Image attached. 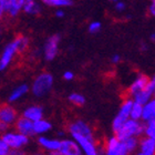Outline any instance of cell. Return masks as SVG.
<instances>
[{"mask_svg":"<svg viewBox=\"0 0 155 155\" xmlns=\"http://www.w3.org/2000/svg\"><path fill=\"white\" fill-rule=\"evenodd\" d=\"M53 84V78L48 72H43L36 78L32 85V92L37 97H42L45 94Z\"/></svg>","mask_w":155,"mask_h":155,"instance_id":"2","label":"cell"},{"mask_svg":"<svg viewBox=\"0 0 155 155\" xmlns=\"http://www.w3.org/2000/svg\"><path fill=\"white\" fill-rule=\"evenodd\" d=\"M17 111L9 104H1L0 105V122L7 125H11L16 122Z\"/></svg>","mask_w":155,"mask_h":155,"instance_id":"9","label":"cell"},{"mask_svg":"<svg viewBox=\"0 0 155 155\" xmlns=\"http://www.w3.org/2000/svg\"><path fill=\"white\" fill-rule=\"evenodd\" d=\"M133 102L134 101L131 100V99H126L124 102H123L122 107L120 109V115L124 116L126 119H129L130 116V112H131V109H132V105H133Z\"/></svg>","mask_w":155,"mask_h":155,"instance_id":"25","label":"cell"},{"mask_svg":"<svg viewBox=\"0 0 155 155\" xmlns=\"http://www.w3.org/2000/svg\"><path fill=\"white\" fill-rule=\"evenodd\" d=\"M155 116V101L154 100H150L147 103H145L143 105V110H142V117L144 121H150V120H153Z\"/></svg>","mask_w":155,"mask_h":155,"instance_id":"16","label":"cell"},{"mask_svg":"<svg viewBox=\"0 0 155 155\" xmlns=\"http://www.w3.org/2000/svg\"><path fill=\"white\" fill-rule=\"evenodd\" d=\"M59 43H60V36L54 35L51 36L47 40L45 45V58L48 61H51L52 59L55 58V55L58 54L59 50Z\"/></svg>","mask_w":155,"mask_h":155,"instance_id":"6","label":"cell"},{"mask_svg":"<svg viewBox=\"0 0 155 155\" xmlns=\"http://www.w3.org/2000/svg\"><path fill=\"white\" fill-rule=\"evenodd\" d=\"M69 100H70V102H72L73 104H75V105H83L84 102H85V99H84L83 95H81V94L79 93H72L70 97H69Z\"/></svg>","mask_w":155,"mask_h":155,"instance_id":"28","label":"cell"},{"mask_svg":"<svg viewBox=\"0 0 155 155\" xmlns=\"http://www.w3.org/2000/svg\"><path fill=\"white\" fill-rule=\"evenodd\" d=\"M16 130L18 133L23 134L26 136H31L35 134L33 131V122H31L30 120L26 119V117H20V119L16 120Z\"/></svg>","mask_w":155,"mask_h":155,"instance_id":"12","label":"cell"},{"mask_svg":"<svg viewBox=\"0 0 155 155\" xmlns=\"http://www.w3.org/2000/svg\"><path fill=\"white\" fill-rule=\"evenodd\" d=\"M149 80H150V79L146 77V75L141 74L139 78H137V79H136L135 81H134V82H133L132 85L130 87L129 93L131 94V95H134L136 92H139V91L143 90V89L146 87V84H147Z\"/></svg>","mask_w":155,"mask_h":155,"instance_id":"13","label":"cell"},{"mask_svg":"<svg viewBox=\"0 0 155 155\" xmlns=\"http://www.w3.org/2000/svg\"><path fill=\"white\" fill-rule=\"evenodd\" d=\"M141 152L146 155H154L155 152V140L152 137H145L140 143Z\"/></svg>","mask_w":155,"mask_h":155,"instance_id":"15","label":"cell"},{"mask_svg":"<svg viewBox=\"0 0 155 155\" xmlns=\"http://www.w3.org/2000/svg\"><path fill=\"white\" fill-rule=\"evenodd\" d=\"M23 2H25V0H10L9 8H8L6 13L10 17L18 16V13L22 10Z\"/></svg>","mask_w":155,"mask_h":155,"instance_id":"18","label":"cell"},{"mask_svg":"<svg viewBox=\"0 0 155 155\" xmlns=\"http://www.w3.org/2000/svg\"><path fill=\"white\" fill-rule=\"evenodd\" d=\"M73 77H74V74L72 73V72H65L64 74H63V78H64L65 80H72L73 79Z\"/></svg>","mask_w":155,"mask_h":155,"instance_id":"37","label":"cell"},{"mask_svg":"<svg viewBox=\"0 0 155 155\" xmlns=\"http://www.w3.org/2000/svg\"><path fill=\"white\" fill-rule=\"evenodd\" d=\"M69 131L72 135H81L89 140H93V134L91 131L90 126L85 124L82 121H75L69 125Z\"/></svg>","mask_w":155,"mask_h":155,"instance_id":"7","label":"cell"},{"mask_svg":"<svg viewBox=\"0 0 155 155\" xmlns=\"http://www.w3.org/2000/svg\"><path fill=\"white\" fill-rule=\"evenodd\" d=\"M2 1V5H3V8H5V10H8V8H9V3H10V0H1Z\"/></svg>","mask_w":155,"mask_h":155,"instance_id":"39","label":"cell"},{"mask_svg":"<svg viewBox=\"0 0 155 155\" xmlns=\"http://www.w3.org/2000/svg\"><path fill=\"white\" fill-rule=\"evenodd\" d=\"M22 10L28 15H38L40 12V6L36 0H25Z\"/></svg>","mask_w":155,"mask_h":155,"instance_id":"19","label":"cell"},{"mask_svg":"<svg viewBox=\"0 0 155 155\" xmlns=\"http://www.w3.org/2000/svg\"><path fill=\"white\" fill-rule=\"evenodd\" d=\"M50 129H51V124L48 121H45V120L41 119L36 121V122H33V131H35V134L48 132Z\"/></svg>","mask_w":155,"mask_h":155,"instance_id":"21","label":"cell"},{"mask_svg":"<svg viewBox=\"0 0 155 155\" xmlns=\"http://www.w3.org/2000/svg\"><path fill=\"white\" fill-rule=\"evenodd\" d=\"M8 127H9V125H7L5 123L0 122V134H5V133L7 132Z\"/></svg>","mask_w":155,"mask_h":155,"instance_id":"34","label":"cell"},{"mask_svg":"<svg viewBox=\"0 0 155 155\" xmlns=\"http://www.w3.org/2000/svg\"><path fill=\"white\" fill-rule=\"evenodd\" d=\"M42 115H43V112H42V109L40 107H28L23 113V117L30 120L31 122H36L38 120H41Z\"/></svg>","mask_w":155,"mask_h":155,"instance_id":"14","label":"cell"},{"mask_svg":"<svg viewBox=\"0 0 155 155\" xmlns=\"http://www.w3.org/2000/svg\"><path fill=\"white\" fill-rule=\"evenodd\" d=\"M73 139L75 140V142L79 144L82 151L84 152L85 155H99L97 147H95V144H94V140H89L85 139L81 135H72Z\"/></svg>","mask_w":155,"mask_h":155,"instance_id":"8","label":"cell"},{"mask_svg":"<svg viewBox=\"0 0 155 155\" xmlns=\"http://www.w3.org/2000/svg\"><path fill=\"white\" fill-rule=\"evenodd\" d=\"M137 155H146V154H144V153L141 152V153H139V154H137Z\"/></svg>","mask_w":155,"mask_h":155,"instance_id":"42","label":"cell"},{"mask_svg":"<svg viewBox=\"0 0 155 155\" xmlns=\"http://www.w3.org/2000/svg\"><path fill=\"white\" fill-rule=\"evenodd\" d=\"M39 143H40V145L43 149L48 150L50 152L58 151L59 147H60V141H58V140H50L47 139V137H40L39 139Z\"/></svg>","mask_w":155,"mask_h":155,"instance_id":"17","label":"cell"},{"mask_svg":"<svg viewBox=\"0 0 155 155\" xmlns=\"http://www.w3.org/2000/svg\"><path fill=\"white\" fill-rule=\"evenodd\" d=\"M144 132L147 135V137H155V120H150L147 121L146 125H144Z\"/></svg>","mask_w":155,"mask_h":155,"instance_id":"27","label":"cell"},{"mask_svg":"<svg viewBox=\"0 0 155 155\" xmlns=\"http://www.w3.org/2000/svg\"><path fill=\"white\" fill-rule=\"evenodd\" d=\"M120 61V55H113V58H112V62L113 63H116V62H119Z\"/></svg>","mask_w":155,"mask_h":155,"instance_id":"40","label":"cell"},{"mask_svg":"<svg viewBox=\"0 0 155 155\" xmlns=\"http://www.w3.org/2000/svg\"><path fill=\"white\" fill-rule=\"evenodd\" d=\"M105 155H127V151H126L125 145L123 144L122 141H120L116 136L111 137L107 142V146H105Z\"/></svg>","mask_w":155,"mask_h":155,"instance_id":"5","label":"cell"},{"mask_svg":"<svg viewBox=\"0 0 155 155\" xmlns=\"http://www.w3.org/2000/svg\"><path fill=\"white\" fill-rule=\"evenodd\" d=\"M58 151L62 155H82L79 144L75 141H70V140L61 141Z\"/></svg>","mask_w":155,"mask_h":155,"instance_id":"10","label":"cell"},{"mask_svg":"<svg viewBox=\"0 0 155 155\" xmlns=\"http://www.w3.org/2000/svg\"><path fill=\"white\" fill-rule=\"evenodd\" d=\"M32 155H45V154H43V153H40V152H39V153H35V154H32Z\"/></svg>","mask_w":155,"mask_h":155,"instance_id":"41","label":"cell"},{"mask_svg":"<svg viewBox=\"0 0 155 155\" xmlns=\"http://www.w3.org/2000/svg\"><path fill=\"white\" fill-rule=\"evenodd\" d=\"M12 42L16 45L17 53H23L29 47V39L25 36H18Z\"/></svg>","mask_w":155,"mask_h":155,"instance_id":"20","label":"cell"},{"mask_svg":"<svg viewBox=\"0 0 155 155\" xmlns=\"http://www.w3.org/2000/svg\"><path fill=\"white\" fill-rule=\"evenodd\" d=\"M154 90H155V81L154 79H152V80H149L146 87L143 90L136 92L133 95L134 97V102L141 104V105H144V104L147 103L151 100V97H152L153 93H154Z\"/></svg>","mask_w":155,"mask_h":155,"instance_id":"4","label":"cell"},{"mask_svg":"<svg viewBox=\"0 0 155 155\" xmlns=\"http://www.w3.org/2000/svg\"><path fill=\"white\" fill-rule=\"evenodd\" d=\"M100 29H101V23L97 22V21H93V22H91L90 26H89V32H91V33L99 32Z\"/></svg>","mask_w":155,"mask_h":155,"instance_id":"30","label":"cell"},{"mask_svg":"<svg viewBox=\"0 0 155 155\" xmlns=\"http://www.w3.org/2000/svg\"><path fill=\"white\" fill-rule=\"evenodd\" d=\"M42 2L49 7H70L73 5V0H42Z\"/></svg>","mask_w":155,"mask_h":155,"instance_id":"22","label":"cell"},{"mask_svg":"<svg viewBox=\"0 0 155 155\" xmlns=\"http://www.w3.org/2000/svg\"><path fill=\"white\" fill-rule=\"evenodd\" d=\"M149 12L151 16H154L155 15V1L152 0V3L150 5V8H149Z\"/></svg>","mask_w":155,"mask_h":155,"instance_id":"35","label":"cell"},{"mask_svg":"<svg viewBox=\"0 0 155 155\" xmlns=\"http://www.w3.org/2000/svg\"><path fill=\"white\" fill-rule=\"evenodd\" d=\"M17 54V49L16 45L13 42L9 43L7 45L6 49L3 50V53L0 58V71L1 70H5L7 68V65L9 64L10 62L12 61V59L15 58V55Z\"/></svg>","mask_w":155,"mask_h":155,"instance_id":"11","label":"cell"},{"mask_svg":"<svg viewBox=\"0 0 155 155\" xmlns=\"http://www.w3.org/2000/svg\"><path fill=\"white\" fill-rule=\"evenodd\" d=\"M126 120H127L126 117H124V116L117 114V116H116L115 119H114V121H113V131H114V132H116V131H117V130H119L120 127L124 124V122H125Z\"/></svg>","mask_w":155,"mask_h":155,"instance_id":"29","label":"cell"},{"mask_svg":"<svg viewBox=\"0 0 155 155\" xmlns=\"http://www.w3.org/2000/svg\"><path fill=\"white\" fill-rule=\"evenodd\" d=\"M142 110H143V105L136 103V102H133L132 109H131V112H130V117L132 120L139 121L142 117Z\"/></svg>","mask_w":155,"mask_h":155,"instance_id":"23","label":"cell"},{"mask_svg":"<svg viewBox=\"0 0 155 155\" xmlns=\"http://www.w3.org/2000/svg\"><path fill=\"white\" fill-rule=\"evenodd\" d=\"M115 9H116V11H119V12L123 11V10L125 9V3L122 2V1H116V3H115Z\"/></svg>","mask_w":155,"mask_h":155,"instance_id":"32","label":"cell"},{"mask_svg":"<svg viewBox=\"0 0 155 155\" xmlns=\"http://www.w3.org/2000/svg\"><path fill=\"white\" fill-rule=\"evenodd\" d=\"M55 16L58 17V18H62V17H64V11L61 9H58L55 11Z\"/></svg>","mask_w":155,"mask_h":155,"instance_id":"38","label":"cell"},{"mask_svg":"<svg viewBox=\"0 0 155 155\" xmlns=\"http://www.w3.org/2000/svg\"><path fill=\"white\" fill-rule=\"evenodd\" d=\"M144 132V124L136 120H126L124 124L115 132V136L120 141L132 137V136H139Z\"/></svg>","mask_w":155,"mask_h":155,"instance_id":"1","label":"cell"},{"mask_svg":"<svg viewBox=\"0 0 155 155\" xmlns=\"http://www.w3.org/2000/svg\"><path fill=\"white\" fill-rule=\"evenodd\" d=\"M6 155H26V153L23 152V151H21V150L17 149V150H11V151H9Z\"/></svg>","mask_w":155,"mask_h":155,"instance_id":"33","label":"cell"},{"mask_svg":"<svg viewBox=\"0 0 155 155\" xmlns=\"http://www.w3.org/2000/svg\"><path fill=\"white\" fill-rule=\"evenodd\" d=\"M113 1H115V2H116V1H119V0H113Z\"/></svg>","mask_w":155,"mask_h":155,"instance_id":"43","label":"cell"},{"mask_svg":"<svg viewBox=\"0 0 155 155\" xmlns=\"http://www.w3.org/2000/svg\"><path fill=\"white\" fill-rule=\"evenodd\" d=\"M6 15V10H5V8H3V5H2V1L0 0V20L2 19L3 16Z\"/></svg>","mask_w":155,"mask_h":155,"instance_id":"36","label":"cell"},{"mask_svg":"<svg viewBox=\"0 0 155 155\" xmlns=\"http://www.w3.org/2000/svg\"><path fill=\"white\" fill-rule=\"evenodd\" d=\"M1 139L5 141V143L9 146L10 149L12 150L21 149L29 141L28 136L20 134V133H5Z\"/></svg>","mask_w":155,"mask_h":155,"instance_id":"3","label":"cell"},{"mask_svg":"<svg viewBox=\"0 0 155 155\" xmlns=\"http://www.w3.org/2000/svg\"><path fill=\"white\" fill-rule=\"evenodd\" d=\"M122 142H123V144L125 145L127 153L133 152V151H134V150H135L136 147H137V144H139V142H137V139H136V136L127 137V139L123 140Z\"/></svg>","mask_w":155,"mask_h":155,"instance_id":"26","label":"cell"},{"mask_svg":"<svg viewBox=\"0 0 155 155\" xmlns=\"http://www.w3.org/2000/svg\"><path fill=\"white\" fill-rule=\"evenodd\" d=\"M10 151V147L7 145L2 139H0V155H6Z\"/></svg>","mask_w":155,"mask_h":155,"instance_id":"31","label":"cell"},{"mask_svg":"<svg viewBox=\"0 0 155 155\" xmlns=\"http://www.w3.org/2000/svg\"><path fill=\"white\" fill-rule=\"evenodd\" d=\"M27 92H28V87H27L26 84L20 85V87H17L16 90L11 93V95H10V97H9V100L11 101V102H13V101H16V100H18V99H20L22 95H25Z\"/></svg>","mask_w":155,"mask_h":155,"instance_id":"24","label":"cell"}]
</instances>
